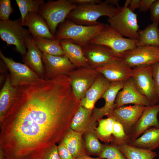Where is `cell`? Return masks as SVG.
Here are the masks:
<instances>
[{
	"mask_svg": "<svg viewBox=\"0 0 159 159\" xmlns=\"http://www.w3.org/2000/svg\"><path fill=\"white\" fill-rule=\"evenodd\" d=\"M111 83L102 74L97 78L80 101V106L92 110L97 101L106 92Z\"/></svg>",
	"mask_w": 159,
	"mask_h": 159,
	"instance_id": "obj_20",
	"label": "cell"
},
{
	"mask_svg": "<svg viewBox=\"0 0 159 159\" xmlns=\"http://www.w3.org/2000/svg\"><path fill=\"white\" fill-rule=\"evenodd\" d=\"M85 133V145L88 151L91 154H98L99 155L105 145L99 141L96 132L89 130Z\"/></svg>",
	"mask_w": 159,
	"mask_h": 159,
	"instance_id": "obj_32",
	"label": "cell"
},
{
	"mask_svg": "<svg viewBox=\"0 0 159 159\" xmlns=\"http://www.w3.org/2000/svg\"><path fill=\"white\" fill-rule=\"evenodd\" d=\"M128 104L145 106L150 105L147 98L139 91L131 77L125 81L118 92L115 100V108Z\"/></svg>",
	"mask_w": 159,
	"mask_h": 159,
	"instance_id": "obj_17",
	"label": "cell"
},
{
	"mask_svg": "<svg viewBox=\"0 0 159 159\" xmlns=\"http://www.w3.org/2000/svg\"><path fill=\"white\" fill-rule=\"evenodd\" d=\"M101 74L90 67L77 68L68 74L71 86L77 99L80 101Z\"/></svg>",
	"mask_w": 159,
	"mask_h": 159,
	"instance_id": "obj_10",
	"label": "cell"
},
{
	"mask_svg": "<svg viewBox=\"0 0 159 159\" xmlns=\"http://www.w3.org/2000/svg\"><path fill=\"white\" fill-rule=\"evenodd\" d=\"M23 26L21 18L14 20H0L1 39L8 44L15 45L16 51L24 56L27 52L26 39L31 34L29 30Z\"/></svg>",
	"mask_w": 159,
	"mask_h": 159,
	"instance_id": "obj_6",
	"label": "cell"
},
{
	"mask_svg": "<svg viewBox=\"0 0 159 159\" xmlns=\"http://www.w3.org/2000/svg\"><path fill=\"white\" fill-rule=\"evenodd\" d=\"M82 47L90 67L94 69L121 59L116 57L110 49L103 45L89 43Z\"/></svg>",
	"mask_w": 159,
	"mask_h": 159,
	"instance_id": "obj_13",
	"label": "cell"
},
{
	"mask_svg": "<svg viewBox=\"0 0 159 159\" xmlns=\"http://www.w3.org/2000/svg\"><path fill=\"white\" fill-rule=\"evenodd\" d=\"M5 157L2 148L0 147V159H5Z\"/></svg>",
	"mask_w": 159,
	"mask_h": 159,
	"instance_id": "obj_45",
	"label": "cell"
},
{
	"mask_svg": "<svg viewBox=\"0 0 159 159\" xmlns=\"http://www.w3.org/2000/svg\"><path fill=\"white\" fill-rule=\"evenodd\" d=\"M33 37L42 53L54 56L65 55L60 40L56 39L53 40L37 36Z\"/></svg>",
	"mask_w": 159,
	"mask_h": 159,
	"instance_id": "obj_27",
	"label": "cell"
},
{
	"mask_svg": "<svg viewBox=\"0 0 159 159\" xmlns=\"http://www.w3.org/2000/svg\"><path fill=\"white\" fill-rule=\"evenodd\" d=\"M92 111L80 106L72 119L70 128L84 133L88 131Z\"/></svg>",
	"mask_w": 159,
	"mask_h": 159,
	"instance_id": "obj_28",
	"label": "cell"
},
{
	"mask_svg": "<svg viewBox=\"0 0 159 159\" xmlns=\"http://www.w3.org/2000/svg\"><path fill=\"white\" fill-rule=\"evenodd\" d=\"M125 82L111 83L109 87L101 97L105 101L104 106L99 108L94 107L92 110L88 130H95L97 121L104 116L108 117L112 113L115 108V102L117 95L123 88Z\"/></svg>",
	"mask_w": 159,
	"mask_h": 159,
	"instance_id": "obj_12",
	"label": "cell"
},
{
	"mask_svg": "<svg viewBox=\"0 0 159 159\" xmlns=\"http://www.w3.org/2000/svg\"><path fill=\"white\" fill-rule=\"evenodd\" d=\"M131 1V0H126L123 6L125 7H128V6H130Z\"/></svg>",
	"mask_w": 159,
	"mask_h": 159,
	"instance_id": "obj_46",
	"label": "cell"
},
{
	"mask_svg": "<svg viewBox=\"0 0 159 159\" xmlns=\"http://www.w3.org/2000/svg\"><path fill=\"white\" fill-rule=\"evenodd\" d=\"M74 159H104L100 158H91L86 155H85Z\"/></svg>",
	"mask_w": 159,
	"mask_h": 159,
	"instance_id": "obj_44",
	"label": "cell"
},
{
	"mask_svg": "<svg viewBox=\"0 0 159 159\" xmlns=\"http://www.w3.org/2000/svg\"><path fill=\"white\" fill-rule=\"evenodd\" d=\"M96 69L110 83L125 82L131 77L132 68L121 59L110 62Z\"/></svg>",
	"mask_w": 159,
	"mask_h": 159,
	"instance_id": "obj_18",
	"label": "cell"
},
{
	"mask_svg": "<svg viewBox=\"0 0 159 159\" xmlns=\"http://www.w3.org/2000/svg\"><path fill=\"white\" fill-rule=\"evenodd\" d=\"M153 75L155 91L159 100V63L153 65Z\"/></svg>",
	"mask_w": 159,
	"mask_h": 159,
	"instance_id": "obj_38",
	"label": "cell"
},
{
	"mask_svg": "<svg viewBox=\"0 0 159 159\" xmlns=\"http://www.w3.org/2000/svg\"><path fill=\"white\" fill-rule=\"evenodd\" d=\"M155 0H141L139 8L140 12H146L150 9L151 5Z\"/></svg>",
	"mask_w": 159,
	"mask_h": 159,
	"instance_id": "obj_40",
	"label": "cell"
},
{
	"mask_svg": "<svg viewBox=\"0 0 159 159\" xmlns=\"http://www.w3.org/2000/svg\"><path fill=\"white\" fill-rule=\"evenodd\" d=\"M58 150L60 159H74L65 145L61 142L58 146Z\"/></svg>",
	"mask_w": 159,
	"mask_h": 159,
	"instance_id": "obj_37",
	"label": "cell"
},
{
	"mask_svg": "<svg viewBox=\"0 0 159 159\" xmlns=\"http://www.w3.org/2000/svg\"><path fill=\"white\" fill-rule=\"evenodd\" d=\"M128 144L151 150L159 148V128H150Z\"/></svg>",
	"mask_w": 159,
	"mask_h": 159,
	"instance_id": "obj_25",
	"label": "cell"
},
{
	"mask_svg": "<svg viewBox=\"0 0 159 159\" xmlns=\"http://www.w3.org/2000/svg\"><path fill=\"white\" fill-rule=\"evenodd\" d=\"M77 6L68 0L50 1L41 6L39 13L45 19L51 32L55 36L58 25L65 21L69 13Z\"/></svg>",
	"mask_w": 159,
	"mask_h": 159,
	"instance_id": "obj_5",
	"label": "cell"
},
{
	"mask_svg": "<svg viewBox=\"0 0 159 159\" xmlns=\"http://www.w3.org/2000/svg\"><path fill=\"white\" fill-rule=\"evenodd\" d=\"M19 87L11 84L9 74H7L4 83L0 92V122L15 102L18 95Z\"/></svg>",
	"mask_w": 159,
	"mask_h": 159,
	"instance_id": "obj_22",
	"label": "cell"
},
{
	"mask_svg": "<svg viewBox=\"0 0 159 159\" xmlns=\"http://www.w3.org/2000/svg\"><path fill=\"white\" fill-rule=\"evenodd\" d=\"M140 1V0H131L130 4L128 7L129 9L134 12L135 9H139Z\"/></svg>",
	"mask_w": 159,
	"mask_h": 159,
	"instance_id": "obj_42",
	"label": "cell"
},
{
	"mask_svg": "<svg viewBox=\"0 0 159 159\" xmlns=\"http://www.w3.org/2000/svg\"><path fill=\"white\" fill-rule=\"evenodd\" d=\"M158 24L153 22L145 29L139 30L137 46L151 45L159 47Z\"/></svg>",
	"mask_w": 159,
	"mask_h": 159,
	"instance_id": "obj_26",
	"label": "cell"
},
{
	"mask_svg": "<svg viewBox=\"0 0 159 159\" xmlns=\"http://www.w3.org/2000/svg\"><path fill=\"white\" fill-rule=\"evenodd\" d=\"M23 26L28 27V30L33 37L37 36L53 40L55 39L47 23L39 13H29L26 17Z\"/></svg>",
	"mask_w": 159,
	"mask_h": 159,
	"instance_id": "obj_21",
	"label": "cell"
},
{
	"mask_svg": "<svg viewBox=\"0 0 159 159\" xmlns=\"http://www.w3.org/2000/svg\"><path fill=\"white\" fill-rule=\"evenodd\" d=\"M45 71L44 79L48 80L59 75L68 76L77 68L65 55L54 56L42 53Z\"/></svg>",
	"mask_w": 159,
	"mask_h": 159,
	"instance_id": "obj_14",
	"label": "cell"
},
{
	"mask_svg": "<svg viewBox=\"0 0 159 159\" xmlns=\"http://www.w3.org/2000/svg\"><path fill=\"white\" fill-rule=\"evenodd\" d=\"M60 41L65 55L77 68L90 67L81 46L70 39Z\"/></svg>",
	"mask_w": 159,
	"mask_h": 159,
	"instance_id": "obj_23",
	"label": "cell"
},
{
	"mask_svg": "<svg viewBox=\"0 0 159 159\" xmlns=\"http://www.w3.org/2000/svg\"><path fill=\"white\" fill-rule=\"evenodd\" d=\"M120 7L109 5L104 1L99 4L77 5L69 13L66 19L79 25H95L101 23L97 21L100 17L103 16L112 17Z\"/></svg>",
	"mask_w": 159,
	"mask_h": 159,
	"instance_id": "obj_2",
	"label": "cell"
},
{
	"mask_svg": "<svg viewBox=\"0 0 159 159\" xmlns=\"http://www.w3.org/2000/svg\"><path fill=\"white\" fill-rule=\"evenodd\" d=\"M146 107L133 105L116 107L108 117H111L120 123L128 134L141 116Z\"/></svg>",
	"mask_w": 159,
	"mask_h": 159,
	"instance_id": "obj_16",
	"label": "cell"
},
{
	"mask_svg": "<svg viewBox=\"0 0 159 159\" xmlns=\"http://www.w3.org/2000/svg\"><path fill=\"white\" fill-rule=\"evenodd\" d=\"M150 18L153 22L159 23V0H155L150 9Z\"/></svg>",
	"mask_w": 159,
	"mask_h": 159,
	"instance_id": "obj_36",
	"label": "cell"
},
{
	"mask_svg": "<svg viewBox=\"0 0 159 159\" xmlns=\"http://www.w3.org/2000/svg\"><path fill=\"white\" fill-rule=\"evenodd\" d=\"M13 11L10 0H0V20L6 21L9 20V16Z\"/></svg>",
	"mask_w": 159,
	"mask_h": 159,
	"instance_id": "obj_35",
	"label": "cell"
},
{
	"mask_svg": "<svg viewBox=\"0 0 159 159\" xmlns=\"http://www.w3.org/2000/svg\"><path fill=\"white\" fill-rule=\"evenodd\" d=\"M80 102L65 75L19 87L0 124V147L6 159H41L70 128Z\"/></svg>",
	"mask_w": 159,
	"mask_h": 159,
	"instance_id": "obj_1",
	"label": "cell"
},
{
	"mask_svg": "<svg viewBox=\"0 0 159 159\" xmlns=\"http://www.w3.org/2000/svg\"><path fill=\"white\" fill-rule=\"evenodd\" d=\"M16 1L21 14L22 25L28 14L39 13L41 6L44 3L43 0H16Z\"/></svg>",
	"mask_w": 159,
	"mask_h": 159,
	"instance_id": "obj_31",
	"label": "cell"
},
{
	"mask_svg": "<svg viewBox=\"0 0 159 159\" xmlns=\"http://www.w3.org/2000/svg\"><path fill=\"white\" fill-rule=\"evenodd\" d=\"M107 21L111 27L123 37L134 39H138L139 26L137 15L128 7H120L115 15L108 17Z\"/></svg>",
	"mask_w": 159,
	"mask_h": 159,
	"instance_id": "obj_7",
	"label": "cell"
},
{
	"mask_svg": "<svg viewBox=\"0 0 159 159\" xmlns=\"http://www.w3.org/2000/svg\"><path fill=\"white\" fill-rule=\"evenodd\" d=\"M72 4L77 5L99 4L102 1L101 0H68Z\"/></svg>",
	"mask_w": 159,
	"mask_h": 159,
	"instance_id": "obj_41",
	"label": "cell"
},
{
	"mask_svg": "<svg viewBox=\"0 0 159 159\" xmlns=\"http://www.w3.org/2000/svg\"><path fill=\"white\" fill-rule=\"evenodd\" d=\"M127 159H154L156 153L146 149L133 146L127 144L117 145Z\"/></svg>",
	"mask_w": 159,
	"mask_h": 159,
	"instance_id": "obj_29",
	"label": "cell"
},
{
	"mask_svg": "<svg viewBox=\"0 0 159 159\" xmlns=\"http://www.w3.org/2000/svg\"><path fill=\"white\" fill-rule=\"evenodd\" d=\"M137 39L125 38L108 24H105L101 32L89 43L107 46L120 58L125 52L137 47Z\"/></svg>",
	"mask_w": 159,
	"mask_h": 159,
	"instance_id": "obj_4",
	"label": "cell"
},
{
	"mask_svg": "<svg viewBox=\"0 0 159 159\" xmlns=\"http://www.w3.org/2000/svg\"><path fill=\"white\" fill-rule=\"evenodd\" d=\"M159 112V103L146 107L141 116L128 134V144L137 139L150 128H159L158 119Z\"/></svg>",
	"mask_w": 159,
	"mask_h": 159,
	"instance_id": "obj_15",
	"label": "cell"
},
{
	"mask_svg": "<svg viewBox=\"0 0 159 159\" xmlns=\"http://www.w3.org/2000/svg\"><path fill=\"white\" fill-rule=\"evenodd\" d=\"M83 134V132L76 131L69 128L60 141L65 145L74 158L86 155L82 141Z\"/></svg>",
	"mask_w": 159,
	"mask_h": 159,
	"instance_id": "obj_24",
	"label": "cell"
},
{
	"mask_svg": "<svg viewBox=\"0 0 159 159\" xmlns=\"http://www.w3.org/2000/svg\"><path fill=\"white\" fill-rule=\"evenodd\" d=\"M0 57L9 72L10 82L13 86L19 87L33 83L41 79L27 65L16 62L11 58L6 57L1 50Z\"/></svg>",
	"mask_w": 159,
	"mask_h": 159,
	"instance_id": "obj_11",
	"label": "cell"
},
{
	"mask_svg": "<svg viewBox=\"0 0 159 159\" xmlns=\"http://www.w3.org/2000/svg\"><path fill=\"white\" fill-rule=\"evenodd\" d=\"M28 51L23 57L24 64L33 70L42 79H44L45 71L42 58V52L38 48L32 35L26 39Z\"/></svg>",
	"mask_w": 159,
	"mask_h": 159,
	"instance_id": "obj_19",
	"label": "cell"
},
{
	"mask_svg": "<svg viewBox=\"0 0 159 159\" xmlns=\"http://www.w3.org/2000/svg\"><path fill=\"white\" fill-rule=\"evenodd\" d=\"M105 24L100 23L92 26L76 24L67 19L60 25L55 35L56 39H70L81 46L89 43L103 29Z\"/></svg>",
	"mask_w": 159,
	"mask_h": 159,
	"instance_id": "obj_3",
	"label": "cell"
},
{
	"mask_svg": "<svg viewBox=\"0 0 159 159\" xmlns=\"http://www.w3.org/2000/svg\"><path fill=\"white\" fill-rule=\"evenodd\" d=\"M41 159H60L56 144L50 148L44 154Z\"/></svg>",
	"mask_w": 159,
	"mask_h": 159,
	"instance_id": "obj_39",
	"label": "cell"
},
{
	"mask_svg": "<svg viewBox=\"0 0 159 159\" xmlns=\"http://www.w3.org/2000/svg\"><path fill=\"white\" fill-rule=\"evenodd\" d=\"M5 159H6V158H5Z\"/></svg>",
	"mask_w": 159,
	"mask_h": 159,
	"instance_id": "obj_47",
	"label": "cell"
},
{
	"mask_svg": "<svg viewBox=\"0 0 159 159\" xmlns=\"http://www.w3.org/2000/svg\"><path fill=\"white\" fill-rule=\"evenodd\" d=\"M119 0H106L104 1L107 4L112 6H115L117 7H119Z\"/></svg>",
	"mask_w": 159,
	"mask_h": 159,
	"instance_id": "obj_43",
	"label": "cell"
},
{
	"mask_svg": "<svg viewBox=\"0 0 159 159\" xmlns=\"http://www.w3.org/2000/svg\"><path fill=\"white\" fill-rule=\"evenodd\" d=\"M115 120L111 117L101 119L98 121L99 125L96 128V133L98 138L105 143L112 141L113 126Z\"/></svg>",
	"mask_w": 159,
	"mask_h": 159,
	"instance_id": "obj_30",
	"label": "cell"
},
{
	"mask_svg": "<svg viewBox=\"0 0 159 159\" xmlns=\"http://www.w3.org/2000/svg\"><path fill=\"white\" fill-rule=\"evenodd\" d=\"M153 65L137 66L132 68L131 77L139 91L145 96L150 105L159 103L153 78Z\"/></svg>",
	"mask_w": 159,
	"mask_h": 159,
	"instance_id": "obj_8",
	"label": "cell"
},
{
	"mask_svg": "<svg viewBox=\"0 0 159 159\" xmlns=\"http://www.w3.org/2000/svg\"><path fill=\"white\" fill-rule=\"evenodd\" d=\"M112 135L113 144L117 145L127 144L129 143L128 134L123 127L119 122L115 120L113 126Z\"/></svg>",
	"mask_w": 159,
	"mask_h": 159,
	"instance_id": "obj_33",
	"label": "cell"
},
{
	"mask_svg": "<svg viewBox=\"0 0 159 159\" xmlns=\"http://www.w3.org/2000/svg\"><path fill=\"white\" fill-rule=\"evenodd\" d=\"M99 156L104 159H127L118 146L114 144L105 145Z\"/></svg>",
	"mask_w": 159,
	"mask_h": 159,
	"instance_id": "obj_34",
	"label": "cell"
},
{
	"mask_svg": "<svg viewBox=\"0 0 159 159\" xmlns=\"http://www.w3.org/2000/svg\"><path fill=\"white\" fill-rule=\"evenodd\" d=\"M121 60L129 67L152 65L159 63V47L151 45L137 46L123 54Z\"/></svg>",
	"mask_w": 159,
	"mask_h": 159,
	"instance_id": "obj_9",
	"label": "cell"
}]
</instances>
